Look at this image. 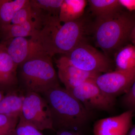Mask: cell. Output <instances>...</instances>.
<instances>
[{
	"instance_id": "cell-1",
	"label": "cell",
	"mask_w": 135,
	"mask_h": 135,
	"mask_svg": "<svg viewBox=\"0 0 135 135\" xmlns=\"http://www.w3.org/2000/svg\"><path fill=\"white\" fill-rule=\"evenodd\" d=\"M61 23L59 18L50 20L30 38L51 57L57 54L65 55L84 41L88 25L84 16L63 25Z\"/></svg>"
},
{
	"instance_id": "cell-2",
	"label": "cell",
	"mask_w": 135,
	"mask_h": 135,
	"mask_svg": "<svg viewBox=\"0 0 135 135\" xmlns=\"http://www.w3.org/2000/svg\"><path fill=\"white\" fill-rule=\"evenodd\" d=\"M41 95L49 106L54 132L61 129L82 132L91 112L72 94L60 86Z\"/></svg>"
},
{
	"instance_id": "cell-3",
	"label": "cell",
	"mask_w": 135,
	"mask_h": 135,
	"mask_svg": "<svg viewBox=\"0 0 135 135\" xmlns=\"http://www.w3.org/2000/svg\"><path fill=\"white\" fill-rule=\"evenodd\" d=\"M17 76L18 88L25 94H42L60 86L51 57L42 51L18 66Z\"/></svg>"
},
{
	"instance_id": "cell-4",
	"label": "cell",
	"mask_w": 135,
	"mask_h": 135,
	"mask_svg": "<svg viewBox=\"0 0 135 135\" xmlns=\"http://www.w3.org/2000/svg\"><path fill=\"white\" fill-rule=\"evenodd\" d=\"M135 25V16L122 10L108 16L97 18L94 31L97 46L105 53H116L129 40Z\"/></svg>"
},
{
	"instance_id": "cell-5",
	"label": "cell",
	"mask_w": 135,
	"mask_h": 135,
	"mask_svg": "<svg viewBox=\"0 0 135 135\" xmlns=\"http://www.w3.org/2000/svg\"><path fill=\"white\" fill-rule=\"evenodd\" d=\"M64 55L74 66L85 71L101 74L113 71L108 57L85 41Z\"/></svg>"
},
{
	"instance_id": "cell-6",
	"label": "cell",
	"mask_w": 135,
	"mask_h": 135,
	"mask_svg": "<svg viewBox=\"0 0 135 135\" xmlns=\"http://www.w3.org/2000/svg\"><path fill=\"white\" fill-rule=\"evenodd\" d=\"M20 116L39 130L54 131L49 106L41 94L34 92L25 94Z\"/></svg>"
},
{
	"instance_id": "cell-7",
	"label": "cell",
	"mask_w": 135,
	"mask_h": 135,
	"mask_svg": "<svg viewBox=\"0 0 135 135\" xmlns=\"http://www.w3.org/2000/svg\"><path fill=\"white\" fill-rule=\"evenodd\" d=\"M68 91L90 112L98 110L110 112L114 108L116 98L102 91L95 80L87 81Z\"/></svg>"
},
{
	"instance_id": "cell-8",
	"label": "cell",
	"mask_w": 135,
	"mask_h": 135,
	"mask_svg": "<svg viewBox=\"0 0 135 135\" xmlns=\"http://www.w3.org/2000/svg\"><path fill=\"white\" fill-rule=\"evenodd\" d=\"M135 80V70H115L101 74L97 77L95 82L104 93L116 98L126 93Z\"/></svg>"
},
{
	"instance_id": "cell-9",
	"label": "cell",
	"mask_w": 135,
	"mask_h": 135,
	"mask_svg": "<svg viewBox=\"0 0 135 135\" xmlns=\"http://www.w3.org/2000/svg\"><path fill=\"white\" fill-rule=\"evenodd\" d=\"M58 69V79L68 90L78 86L90 80H95L99 74L88 72L74 66L65 56L60 57L56 61Z\"/></svg>"
},
{
	"instance_id": "cell-10",
	"label": "cell",
	"mask_w": 135,
	"mask_h": 135,
	"mask_svg": "<svg viewBox=\"0 0 135 135\" xmlns=\"http://www.w3.org/2000/svg\"><path fill=\"white\" fill-rule=\"evenodd\" d=\"M134 113L126 110L119 115L97 121L93 128L94 135H126L133 126Z\"/></svg>"
},
{
	"instance_id": "cell-11",
	"label": "cell",
	"mask_w": 135,
	"mask_h": 135,
	"mask_svg": "<svg viewBox=\"0 0 135 135\" xmlns=\"http://www.w3.org/2000/svg\"><path fill=\"white\" fill-rule=\"evenodd\" d=\"M1 43L5 46L8 54L17 67L34 54L42 51L30 38L28 40L25 37L14 38Z\"/></svg>"
},
{
	"instance_id": "cell-12",
	"label": "cell",
	"mask_w": 135,
	"mask_h": 135,
	"mask_svg": "<svg viewBox=\"0 0 135 135\" xmlns=\"http://www.w3.org/2000/svg\"><path fill=\"white\" fill-rule=\"evenodd\" d=\"M17 66L8 54L5 46L0 43V90L6 94L17 89Z\"/></svg>"
},
{
	"instance_id": "cell-13",
	"label": "cell",
	"mask_w": 135,
	"mask_h": 135,
	"mask_svg": "<svg viewBox=\"0 0 135 135\" xmlns=\"http://www.w3.org/2000/svg\"><path fill=\"white\" fill-rule=\"evenodd\" d=\"M64 0H29L33 20L38 30L47 21L59 17L60 7Z\"/></svg>"
},
{
	"instance_id": "cell-14",
	"label": "cell",
	"mask_w": 135,
	"mask_h": 135,
	"mask_svg": "<svg viewBox=\"0 0 135 135\" xmlns=\"http://www.w3.org/2000/svg\"><path fill=\"white\" fill-rule=\"evenodd\" d=\"M38 31V25L34 20L20 24L4 26L0 27L1 42L17 37H33Z\"/></svg>"
},
{
	"instance_id": "cell-15",
	"label": "cell",
	"mask_w": 135,
	"mask_h": 135,
	"mask_svg": "<svg viewBox=\"0 0 135 135\" xmlns=\"http://www.w3.org/2000/svg\"><path fill=\"white\" fill-rule=\"evenodd\" d=\"M25 94L19 88L6 94L0 102V114L20 117Z\"/></svg>"
},
{
	"instance_id": "cell-16",
	"label": "cell",
	"mask_w": 135,
	"mask_h": 135,
	"mask_svg": "<svg viewBox=\"0 0 135 135\" xmlns=\"http://www.w3.org/2000/svg\"><path fill=\"white\" fill-rule=\"evenodd\" d=\"M88 2L85 0H64L59 14L60 22L64 23L82 17Z\"/></svg>"
},
{
	"instance_id": "cell-17",
	"label": "cell",
	"mask_w": 135,
	"mask_h": 135,
	"mask_svg": "<svg viewBox=\"0 0 135 135\" xmlns=\"http://www.w3.org/2000/svg\"><path fill=\"white\" fill-rule=\"evenodd\" d=\"M115 70L131 71L135 70V45L127 44L115 53Z\"/></svg>"
},
{
	"instance_id": "cell-18",
	"label": "cell",
	"mask_w": 135,
	"mask_h": 135,
	"mask_svg": "<svg viewBox=\"0 0 135 135\" xmlns=\"http://www.w3.org/2000/svg\"><path fill=\"white\" fill-rule=\"evenodd\" d=\"M92 13L98 18L110 16L122 10L119 0H89L88 1Z\"/></svg>"
},
{
	"instance_id": "cell-19",
	"label": "cell",
	"mask_w": 135,
	"mask_h": 135,
	"mask_svg": "<svg viewBox=\"0 0 135 135\" xmlns=\"http://www.w3.org/2000/svg\"><path fill=\"white\" fill-rule=\"evenodd\" d=\"M29 0H0V27L11 23L16 12Z\"/></svg>"
},
{
	"instance_id": "cell-20",
	"label": "cell",
	"mask_w": 135,
	"mask_h": 135,
	"mask_svg": "<svg viewBox=\"0 0 135 135\" xmlns=\"http://www.w3.org/2000/svg\"><path fill=\"white\" fill-rule=\"evenodd\" d=\"M12 134V135H43L41 131L27 122L21 116L19 122Z\"/></svg>"
},
{
	"instance_id": "cell-21",
	"label": "cell",
	"mask_w": 135,
	"mask_h": 135,
	"mask_svg": "<svg viewBox=\"0 0 135 135\" xmlns=\"http://www.w3.org/2000/svg\"><path fill=\"white\" fill-rule=\"evenodd\" d=\"M33 20V15L29 0L23 7L16 12L11 24H20Z\"/></svg>"
},
{
	"instance_id": "cell-22",
	"label": "cell",
	"mask_w": 135,
	"mask_h": 135,
	"mask_svg": "<svg viewBox=\"0 0 135 135\" xmlns=\"http://www.w3.org/2000/svg\"><path fill=\"white\" fill-rule=\"evenodd\" d=\"M20 117L0 114V130L11 134L19 122Z\"/></svg>"
},
{
	"instance_id": "cell-23",
	"label": "cell",
	"mask_w": 135,
	"mask_h": 135,
	"mask_svg": "<svg viewBox=\"0 0 135 135\" xmlns=\"http://www.w3.org/2000/svg\"><path fill=\"white\" fill-rule=\"evenodd\" d=\"M121 103L127 110L135 112V80L129 89L123 94L121 98Z\"/></svg>"
},
{
	"instance_id": "cell-24",
	"label": "cell",
	"mask_w": 135,
	"mask_h": 135,
	"mask_svg": "<svg viewBox=\"0 0 135 135\" xmlns=\"http://www.w3.org/2000/svg\"><path fill=\"white\" fill-rule=\"evenodd\" d=\"M122 8H126L129 12L135 11V0H119Z\"/></svg>"
},
{
	"instance_id": "cell-25",
	"label": "cell",
	"mask_w": 135,
	"mask_h": 135,
	"mask_svg": "<svg viewBox=\"0 0 135 135\" xmlns=\"http://www.w3.org/2000/svg\"><path fill=\"white\" fill-rule=\"evenodd\" d=\"M56 135H83L81 131H74L61 129L56 132Z\"/></svg>"
},
{
	"instance_id": "cell-26",
	"label": "cell",
	"mask_w": 135,
	"mask_h": 135,
	"mask_svg": "<svg viewBox=\"0 0 135 135\" xmlns=\"http://www.w3.org/2000/svg\"><path fill=\"white\" fill-rule=\"evenodd\" d=\"M129 40L131 41V43L135 45V25L131 33Z\"/></svg>"
},
{
	"instance_id": "cell-27",
	"label": "cell",
	"mask_w": 135,
	"mask_h": 135,
	"mask_svg": "<svg viewBox=\"0 0 135 135\" xmlns=\"http://www.w3.org/2000/svg\"><path fill=\"white\" fill-rule=\"evenodd\" d=\"M126 135H135V124L132 126Z\"/></svg>"
},
{
	"instance_id": "cell-28",
	"label": "cell",
	"mask_w": 135,
	"mask_h": 135,
	"mask_svg": "<svg viewBox=\"0 0 135 135\" xmlns=\"http://www.w3.org/2000/svg\"><path fill=\"white\" fill-rule=\"evenodd\" d=\"M4 96H5L4 92L2 91V90H0V102L2 100L3 98H4Z\"/></svg>"
},
{
	"instance_id": "cell-29",
	"label": "cell",
	"mask_w": 135,
	"mask_h": 135,
	"mask_svg": "<svg viewBox=\"0 0 135 135\" xmlns=\"http://www.w3.org/2000/svg\"><path fill=\"white\" fill-rule=\"evenodd\" d=\"M10 134L7 133V132H5V131H3L0 130V135H10Z\"/></svg>"
},
{
	"instance_id": "cell-30",
	"label": "cell",
	"mask_w": 135,
	"mask_h": 135,
	"mask_svg": "<svg viewBox=\"0 0 135 135\" xmlns=\"http://www.w3.org/2000/svg\"><path fill=\"white\" fill-rule=\"evenodd\" d=\"M12 135V134H11V135Z\"/></svg>"
}]
</instances>
